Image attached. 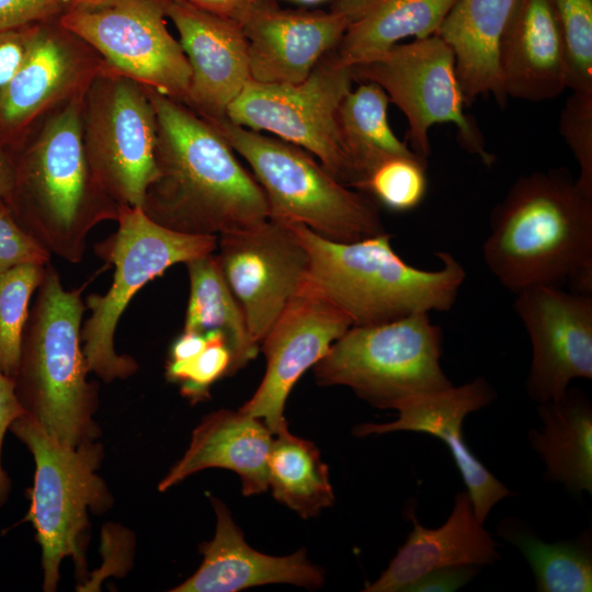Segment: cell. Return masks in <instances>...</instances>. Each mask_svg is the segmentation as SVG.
Wrapping results in <instances>:
<instances>
[{"mask_svg": "<svg viewBox=\"0 0 592 592\" xmlns=\"http://www.w3.org/2000/svg\"><path fill=\"white\" fill-rule=\"evenodd\" d=\"M306 248L310 282L352 321L389 322L417 312L449 310L466 271L448 252H436L442 266L409 265L392 249L387 232L353 242L325 239L303 225H291Z\"/></svg>", "mask_w": 592, "mask_h": 592, "instance_id": "277c9868", "label": "cell"}, {"mask_svg": "<svg viewBox=\"0 0 592 592\" xmlns=\"http://www.w3.org/2000/svg\"><path fill=\"white\" fill-rule=\"evenodd\" d=\"M563 36L568 89L592 94V0H551Z\"/></svg>", "mask_w": 592, "mask_h": 592, "instance_id": "836d02e7", "label": "cell"}, {"mask_svg": "<svg viewBox=\"0 0 592 592\" xmlns=\"http://www.w3.org/2000/svg\"><path fill=\"white\" fill-rule=\"evenodd\" d=\"M207 342L193 358L168 362L166 376L180 385L182 396L192 403L209 397V389L219 378L232 375V356L226 338L217 331L205 333Z\"/></svg>", "mask_w": 592, "mask_h": 592, "instance_id": "e575fe53", "label": "cell"}, {"mask_svg": "<svg viewBox=\"0 0 592 592\" xmlns=\"http://www.w3.org/2000/svg\"><path fill=\"white\" fill-rule=\"evenodd\" d=\"M50 253L14 219L8 206H0V272L21 264L45 265Z\"/></svg>", "mask_w": 592, "mask_h": 592, "instance_id": "8d00e7d4", "label": "cell"}, {"mask_svg": "<svg viewBox=\"0 0 592 592\" xmlns=\"http://www.w3.org/2000/svg\"><path fill=\"white\" fill-rule=\"evenodd\" d=\"M506 98L554 99L568 89V61L551 0H516L498 44Z\"/></svg>", "mask_w": 592, "mask_h": 592, "instance_id": "ffe728a7", "label": "cell"}, {"mask_svg": "<svg viewBox=\"0 0 592 592\" xmlns=\"http://www.w3.org/2000/svg\"><path fill=\"white\" fill-rule=\"evenodd\" d=\"M205 333L183 331L170 350V362H184L196 356L206 345Z\"/></svg>", "mask_w": 592, "mask_h": 592, "instance_id": "7bdbcfd3", "label": "cell"}, {"mask_svg": "<svg viewBox=\"0 0 592 592\" xmlns=\"http://www.w3.org/2000/svg\"><path fill=\"white\" fill-rule=\"evenodd\" d=\"M350 327V318L308 278L260 343L265 374L239 410L262 420L273 435L286 430L284 409L292 388Z\"/></svg>", "mask_w": 592, "mask_h": 592, "instance_id": "5bb4252c", "label": "cell"}, {"mask_svg": "<svg viewBox=\"0 0 592 592\" xmlns=\"http://www.w3.org/2000/svg\"><path fill=\"white\" fill-rule=\"evenodd\" d=\"M479 568L473 565L440 568L420 578L407 592H453L469 582Z\"/></svg>", "mask_w": 592, "mask_h": 592, "instance_id": "60d3db41", "label": "cell"}, {"mask_svg": "<svg viewBox=\"0 0 592 592\" xmlns=\"http://www.w3.org/2000/svg\"><path fill=\"white\" fill-rule=\"evenodd\" d=\"M516 0H457L436 35L453 50L466 105L491 94L506 101L498 68V44Z\"/></svg>", "mask_w": 592, "mask_h": 592, "instance_id": "cb8c5ba5", "label": "cell"}, {"mask_svg": "<svg viewBox=\"0 0 592 592\" xmlns=\"http://www.w3.org/2000/svg\"><path fill=\"white\" fill-rule=\"evenodd\" d=\"M248 42L250 79L286 84L304 81L342 38L350 23L337 4L331 11L282 9L255 0L240 20Z\"/></svg>", "mask_w": 592, "mask_h": 592, "instance_id": "2e32d148", "label": "cell"}, {"mask_svg": "<svg viewBox=\"0 0 592 592\" xmlns=\"http://www.w3.org/2000/svg\"><path fill=\"white\" fill-rule=\"evenodd\" d=\"M117 230L96 246V253L114 265L111 287L86 298L90 316L82 322L81 344L89 373L105 383L132 376L138 368L114 348L118 321L137 292L170 266L213 253L216 236H193L168 229L150 219L141 207L121 205Z\"/></svg>", "mask_w": 592, "mask_h": 592, "instance_id": "ba28073f", "label": "cell"}, {"mask_svg": "<svg viewBox=\"0 0 592 592\" xmlns=\"http://www.w3.org/2000/svg\"><path fill=\"white\" fill-rule=\"evenodd\" d=\"M158 175L141 209L157 224L186 235L216 236L269 218L265 194L205 118L155 90Z\"/></svg>", "mask_w": 592, "mask_h": 592, "instance_id": "6da1fadb", "label": "cell"}, {"mask_svg": "<svg viewBox=\"0 0 592 592\" xmlns=\"http://www.w3.org/2000/svg\"><path fill=\"white\" fill-rule=\"evenodd\" d=\"M87 284L66 289L55 266L46 264L23 332L14 378L25 414L67 446L100 435L93 420L96 387L87 379L81 344L87 310L81 295Z\"/></svg>", "mask_w": 592, "mask_h": 592, "instance_id": "3957f363", "label": "cell"}, {"mask_svg": "<svg viewBox=\"0 0 592 592\" xmlns=\"http://www.w3.org/2000/svg\"><path fill=\"white\" fill-rule=\"evenodd\" d=\"M38 27L0 31V91L24 61Z\"/></svg>", "mask_w": 592, "mask_h": 592, "instance_id": "f35d334b", "label": "cell"}, {"mask_svg": "<svg viewBox=\"0 0 592 592\" xmlns=\"http://www.w3.org/2000/svg\"><path fill=\"white\" fill-rule=\"evenodd\" d=\"M157 119L141 91L128 81L116 82L105 102L100 138L88 160L93 174L119 205L141 207L158 175Z\"/></svg>", "mask_w": 592, "mask_h": 592, "instance_id": "ac0fdd59", "label": "cell"}, {"mask_svg": "<svg viewBox=\"0 0 592 592\" xmlns=\"http://www.w3.org/2000/svg\"><path fill=\"white\" fill-rule=\"evenodd\" d=\"M350 67L330 50L299 83L249 80L227 109V118L255 132L265 130L315 156L338 181L352 189L356 172L342 140L338 111L352 90Z\"/></svg>", "mask_w": 592, "mask_h": 592, "instance_id": "30bf717a", "label": "cell"}, {"mask_svg": "<svg viewBox=\"0 0 592 592\" xmlns=\"http://www.w3.org/2000/svg\"><path fill=\"white\" fill-rule=\"evenodd\" d=\"M68 8V0H0V31L19 30L52 18Z\"/></svg>", "mask_w": 592, "mask_h": 592, "instance_id": "74e56055", "label": "cell"}, {"mask_svg": "<svg viewBox=\"0 0 592 592\" xmlns=\"http://www.w3.org/2000/svg\"><path fill=\"white\" fill-rule=\"evenodd\" d=\"M166 18L161 0H115L93 9H69L60 24L127 77L186 101L191 67Z\"/></svg>", "mask_w": 592, "mask_h": 592, "instance_id": "7c38bea8", "label": "cell"}, {"mask_svg": "<svg viewBox=\"0 0 592 592\" xmlns=\"http://www.w3.org/2000/svg\"><path fill=\"white\" fill-rule=\"evenodd\" d=\"M11 431L31 452L35 462L30 508L22 522L36 531L42 549L43 590L54 592L65 557L77 570H87L86 546L89 511L100 514L112 505V496L96 474L103 458L101 443L86 441L67 446L54 440L30 415L11 424Z\"/></svg>", "mask_w": 592, "mask_h": 592, "instance_id": "52a82bcc", "label": "cell"}, {"mask_svg": "<svg viewBox=\"0 0 592 592\" xmlns=\"http://www.w3.org/2000/svg\"><path fill=\"white\" fill-rule=\"evenodd\" d=\"M14 187V167L0 149V206L8 204Z\"/></svg>", "mask_w": 592, "mask_h": 592, "instance_id": "ee69618b", "label": "cell"}, {"mask_svg": "<svg viewBox=\"0 0 592 592\" xmlns=\"http://www.w3.org/2000/svg\"><path fill=\"white\" fill-rule=\"evenodd\" d=\"M272 441V432L258 418L240 410L212 412L194 429L189 448L158 489L167 491L203 469L225 468L238 474L243 496L262 493L269 488Z\"/></svg>", "mask_w": 592, "mask_h": 592, "instance_id": "603a6c76", "label": "cell"}, {"mask_svg": "<svg viewBox=\"0 0 592 592\" xmlns=\"http://www.w3.org/2000/svg\"><path fill=\"white\" fill-rule=\"evenodd\" d=\"M294 1L303 2V3H317L325 0H294Z\"/></svg>", "mask_w": 592, "mask_h": 592, "instance_id": "bcb514c9", "label": "cell"}, {"mask_svg": "<svg viewBox=\"0 0 592 592\" xmlns=\"http://www.w3.org/2000/svg\"><path fill=\"white\" fill-rule=\"evenodd\" d=\"M389 102L380 86L360 82L339 106L340 132L356 172L354 189L357 191L367 172L383 158L414 153L390 128L387 115Z\"/></svg>", "mask_w": 592, "mask_h": 592, "instance_id": "f1b7e54d", "label": "cell"}, {"mask_svg": "<svg viewBox=\"0 0 592 592\" xmlns=\"http://www.w3.org/2000/svg\"><path fill=\"white\" fill-rule=\"evenodd\" d=\"M249 163L262 187L269 217L303 225L335 242L386 232L376 202L338 181L303 148L231 123L206 119Z\"/></svg>", "mask_w": 592, "mask_h": 592, "instance_id": "8992f818", "label": "cell"}, {"mask_svg": "<svg viewBox=\"0 0 592 592\" xmlns=\"http://www.w3.org/2000/svg\"><path fill=\"white\" fill-rule=\"evenodd\" d=\"M191 67L186 101L205 119L225 118L250 80L248 42L240 23L182 0H161Z\"/></svg>", "mask_w": 592, "mask_h": 592, "instance_id": "d6986e66", "label": "cell"}, {"mask_svg": "<svg viewBox=\"0 0 592 592\" xmlns=\"http://www.w3.org/2000/svg\"><path fill=\"white\" fill-rule=\"evenodd\" d=\"M355 81L374 82L387 93L408 121L407 140L423 159L431 155L429 132L435 124L457 127L460 145L486 166L494 157L486 149L475 121L465 113L452 48L437 35L396 44L351 67Z\"/></svg>", "mask_w": 592, "mask_h": 592, "instance_id": "8fae6325", "label": "cell"}, {"mask_svg": "<svg viewBox=\"0 0 592 592\" xmlns=\"http://www.w3.org/2000/svg\"><path fill=\"white\" fill-rule=\"evenodd\" d=\"M190 297L183 331L224 334L232 356V375L253 360L260 345L253 340L243 311L227 284L213 252L186 263Z\"/></svg>", "mask_w": 592, "mask_h": 592, "instance_id": "4316f807", "label": "cell"}, {"mask_svg": "<svg viewBox=\"0 0 592 592\" xmlns=\"http://www.w3.org/2000/svg\"><path fill=\"white\" fill-rule=\"evenodd\" d=\"M111 200L89 164L78 109L69 105L52 119L23 164L14 168L7 206L50 254L79 263L90 230L102 220L117 219L121 205Z\"/></svg>", "mask_w": 592, "mask_h": 592, "instance_id": "5b68a950", "label": "cell"}, {"mask_svg": "<svg viewBox=\"0 0 592 592\" xmlns=\"http://www.w3.org/2000/svg\"><path fill=\"white\" fill-rule=\"evenodd\" d=\"M210 502L215 535L200 546L204 559L198 569L172 592H238L270 583L315 590L323 584V571L308 559L305 548L282 557L260 553L248 545L227 505L215 497Z\"/></svg>", "mask_w": 592, "mask_h": 592, "instance_id": "44dd1931", "label": "cell"}, {"mask_svg": "<svg viewBox=\"0 0 592 592\" xmlns=\"http://www.w3.org/2000/svg\"><path fill=\"white\" fill-rule=\"evenodd\" d=\"M559 129L580 169L577 184L592 197V94L571 92L560 114Z\"/></svg>", "mask_w": 592, "mask_h": 592, "instance_id": "d590c367", "label": "cell"}, {"mask_svg": "<svg viewBox=\"0 0 592 592\" xmlns=\"http://www.w3.org/2000/svg\"><path fill=\"white\" fill-rule=\"evenodd\" d=\"M408 517L413 530L387 569L363 591L407 592L426 573L449 566H483L501 558L497 543L475 516L467 491L458 492L446 522L435 530L425 528L413 510Z\"/></svg>", "mask_w": 592, "mask_h": 592, "instance_id": "7402d4cb", "label": "cell"}, {"mask_svg": "<svg viewBox=\"0 0 592 592\" xmlns=\"http://www.w3.org/2000/svg\"><path fill=\"white\" fill-rule=\"evenodd\" d=\"M429 314L350 327L314 366L317 384L350 387L383 409L452 386L440 364L442 330Z\"/></svg>", "mask_w": 592, "mask_h": 592, "instance_id": "9c48e42d", "label": "cell"}, {"mask_svg": "<svg viewBox=\"0 0 592 592\" xmlns=\"http://www.w3.org/2000/svg\"><path fill=\"white\" fill-rule=\"evenodd\" d=\"M205 11L234 19L238 22L244 16L255 0H182Z\"/></svg>", "mask_w": 592, "mask_h": 592, "instance_id": "b9f144b4", "label": "cell"}, {"mask_svg": "<svg viewBox=\"0 0 592 592\" xmlns=\"http://www.w3.org/2000/svg\"><path fill=\"white\" fill-rule=\"evenodd\" d=\"M269 487L276 501L303 519L318 515L334 502L328 466L316 445L288 429L273 435Z\"/></svg>", "mask_w": 592, "mask_h": 592, "instance_id": "83f0119b", "label": "cell"}, {"mask_svg": "<svg viewBox=\"0 0 592 592\" xmlns=\"http://www.w3.org/2000/svg\"><path fill=\"white\" fill-rule=\"evenodd\" d=\"M543 426L528 437L546 465V474L572 492L592 491V409L577 388L540 403Z\"/></svg>", "mask_w": 592, "mask_h": 592, "instance_id": "484cf974", "label": "cell"}, {"mask_svg": "<svg viewBox=\"0 0 592 592\" xmlns=\"http://www.w3.org/2000/svg\"><path fill=\"white\" fill-rule=\"evenodd\" d=\"M113 1L115 0H68V9H93Z\"/></svg>", "mask_w": 592, "mask_h": 592, "instance_id": "f6af8a7d", "label": "cell"}, {"mask_svg": "<svg viewBox=\"0 0 592 592\" xmlns=\"http://www.w3.org/2000/svg\"><path fill=\"white\" fill-rule=\"evenodd\" d=\"M496 392L482 377L460 386L420 394L397 402L398 419L388 423H363L354 429L357 436L396 431L428 433L448 447L470 497L475 516L483 524L493 505L511 491L469 451L463 436L465 418L489 405Z\"/></svg>", "mask_w": 592, "mask_h": 592, "instance_id": "e0dca14e", "label": "cell"}, {"mask_svg": "<svg viewBox=\"0 0 592 592\" xmlns=\"http://www.w3.org/2000/svg\"><path fill=\"white\" fill-rule=\"evenodd\" d=\"M70 69L65 46L38 29L24 61L0 91V118L18 125L34 116L60 90Z\"/></svg>", "mask_w": 592, "mask_h": 592, "instance_id": "f546056e", "label": "cell"}, {"mask_svg": "<svg viewBox=\"0 0 592 592\" xmlns=\"http://www.w3.org/2000/svg\"><path fill=\"white\" fill-rule=\"evenodd\" d=\"M482 257L513 293L569 283L591 295L592 197L563 169L520 177L491 213Z\"/></svg>", "mask_w": 592, "mask_h": 592, "instance_id": "7a4b0ae2", "label": "cell"}, {"mask_svg": "<svg viewBox=\"0 0 592 592\" xmlns=\"http://www.w3.org/2000/svg\"><path fill=\"white\" fill-rule=\"evenodd\" d=\"M217 259L260 345L309 278L310 259L291 225L267 218L217 237Z\"/></svg>", "mask_w": 592, "mask_h": 592, "instance_id": "4fadbf2b", "label": "cell"}, {"mask_svg": "<svg viewBox=\"0 0 592 592\" xmlns=\"http://www.w3.org/2000/svg\"><path fill=\"white\" fill-rule=\"evenodd\" d=\"M457 0H339L350 23L332 49L337 61L353 67L407 37L436 35Z\"/></svg>", "mask_w": 592, "mask_h": 592, "instance_id": "d4e9b609", "label": "cell"}, {"mask_svg": "<svg viewBox=\"0 0 592 592\" xmlns=\"http://www.w3.org/2000/svg\"><path fill=\"white\" fill-rule=\"evenodd\" d=\"M514 308L532 342L526 382L540 403L562 396L576 378H592V297L558 286L519 291Z\"/></svg>", "mask_w": 592, "mask_h": 592, "instance_id": "9a60e30c", "label": "cell"}, {"mask_svg": "<svg viewBox=\"0 0 592 592\" xmlns=\"http://www.w3.org/2000/svg\"><path fill=\"white\" fill-rule=\"evenodd\" d=\"M506 534L530 562L537 591H592V560L585 548L578 544H548L525 532L508 531Z\"/></svg>", "mask_w": 592, "mask_h": 592, "instance_id": "4dcf8cb0", "label": "cell"}, {"mask_svg": "<svg viewBox=\"0 0 592 592\" xmlns=\"http://www.w3.org/2000/svg\"><path fill=\"white\" fill-rule=\"evenodd\" d=\"M428 189L426 160L395 155L379 160L365 175L358 191L395 212L414 209Z\"/></svg>", "mask_w": 592, "mask_h": 592, "instance_id": "d6a6232c", "label": "cell"}, {"mask_svg": "<svg viewBox=\"0 0 592 592\" xmlns=\"http://www.w3.org/2000/svg\"><path fill=\"white\" fill-rule=\"evenodd\" d=\"M45 265L21 264L0 272V368L14 380L30 301L45 273Z\"/></svg>", "mask_w": 592, "mask_h": 592, "instance_id": "1f68e13d", "label": "cell"}, {"mask_svg": "<svg viewBox=\"0 0 592 592\" xmlns=\"http://www.w3.org/2000/svg\"><path fill=\"white\" fill-rule=\"evenodd\" d=\"M25 414L15 391L14 380L0 368V508L7 502L12 483L2 467L1 451L7 431L14 420Z\"/></svg>", "mask_w": 592, "mask_h": 592, "instance_id": "ab89813d", "label": "cell"}]
</instances>
